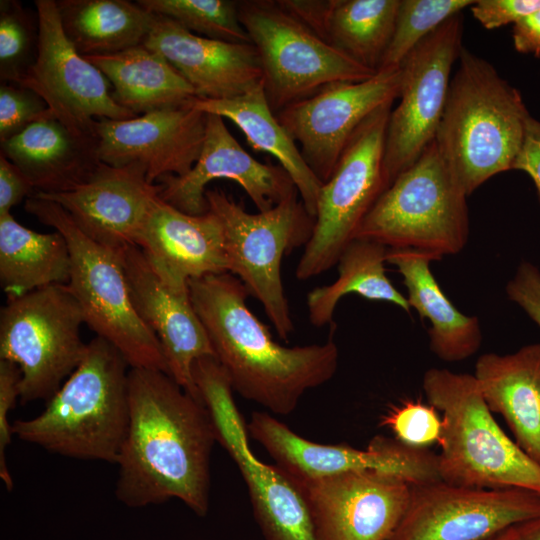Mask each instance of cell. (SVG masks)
Instances as JSON below:
<instances>
[{
	"label": "cell",
	"mask_w": 540,
	"mask_h": 540,
	"mask_svg": "<svg viewBox=\"0 0 540 540\" xmlns=\"http://www.w3.org/2000/svg\"><path fill=\"white\" fill-rule=\"evenodd\" d=\"M506 293L540 327V270L522 262L507 283Z\"/></svg>",
	"instance_id": "60d3db41"
},
{
	"label": "cell",
	"mask_w": 540,
	"mask_h": 540,
	"mask_svg": "<svg viewBox=\"0 0 540 540\" xmlns=\"http://www.w3.org/2000/svg\"><path fill=\"white\" fill-rule=\"evenodd\" d=\"M160 191V184L150 183L141 167L101 162L86 182L70 191L34 193L62 206L88 237L121 251L137 246Z\"/></svg>",
	"instance_id": "7402d4cb"
},
{
	"label": "cell",
	"mask_w": 540,
	"mask_h": 540,
	"mask_svg": "<svg viewBox=\"0 0 540 540\" xmlns=\"http://www.w3.org/2000/svg\"><path fill=\"white\" fill-rule=\"evenodd\" d=\"M401 67L377 70L359 81L328 84L278 112V120L314 174L325 183L363 121L399 96Z\"/></svg>",
	"instance_id": "e0dca14e"
},
{
	"label": "cell",
	"mask_w": 540,
	"mask_h": 540,
	"mask_svg": "<svg viewBox=\"0 0 540 540\" xmlns=\"http://www.w3.org/2000/svg\"><path fill=\"white\" fill-rule=\"evenodd\" d=\"M66 37L84 57L103 56L143 44L154 14L127 0H58Z\"/></svg>",
	"instance_id": "4dcf8cb0"
},
{
	"label": "cell",
	"mask_w": 540,
	"mask_h": 540,
	"mask_svg": "<svg viewBox=\"0 0 540 540\" xmlns=\"http://www.w3.org/2000/svg\"><path fill=\"white\" fill-rule=\"evenodd\" d=\"M35 192L28 178L4 155L0 154V216Z\"/></svg>",
	"instance_id": "b9f144b4"
},
{
	"label": "cell",
	"mask_w": 540,
	"mask_h": 540,
	"mask_svg": "<svg viewBox=\"0 0 540 540\" xmlns=\"http://www.w3.org/2000/svg\"><path fill=\"white\" fill-rule=\"evenodd\" d=\"M512 38L518 52L540 57V10L515 23Z\"/></svg>",
	"instance_id": "ee69618b"
},
{
	"label": "cell",
	"mask_w": 540,
	"mask_h": 540,
	"mask_svg": "<svg viewBox=\"0 0 540 540\" xmlns=\"http://www.w3.org/2000/svg\"><path fill=\"white\" fill-rule=\"evenodd\" d=\"M247 430L277 465L299 480L365 471L389 474L410 485L441 480L436 453L395 438L375 436L366 449L315 443L266 411L253 412Z\"/></svg>",
	"instance_id": "2e32d148"
},
{
	"label": "cell",
	"mask_w": 540,
	"mask_h": 540,
	"mask_svg": "<svg viewBox=\"0 0 540 540\" xmlns=\"http://www.w3.org/2000/svg\"><path fill=\"white\" fill-rule=\"evenodd\" d=\"M474 18L486 29L515 24L540 10V0H478L470 6Z\"/></svg>",
	"instance_id": "ab89813d"
},
{
	"label": "cell",
	"mask_w": 540,
	"mask_h": 540,
	"mask_svg": "<svg viewBox=\"0 0 540 540\" xmlns=\"http://www.w3.org/2000/svg\"><path fill=\"white\" fill-rule=\"evenodd\" d=\"M387 251L388 248L378 242L353 239L338 259L337 279L307 294L311 324L323 327L331 323L339 300L351 293L371 301L392 303L410 313L408 299L393 286L385 273Z\"/></svg>",
	"instance_id": "1f68e13d"
},
{
	"label": "cell",
	"mask_w": 540,
	"mask_h": 540,
	"mask_svg": "<svg viewBox=\"0 0 540 540\" xmlns=\"http://www.w3.org/2000/svg\"><path fill=\"white\" fill-rule=\"evenodd\" d=\"M400 0H332L324 39L377 71L391 41Z\"/></svg>",
	"instance_id": "d6a6232c"
},
{
	"label": "cell",
	"mask_w": 540,
	"mask_h": 540,
	"mask_svg": "<svg viewBox=\"0 0 540 540\" xmlns=\"http://www.w3.org/2000/svg\"><path fill=\"white\" fill-rule=\"evenodd\" d=\"M85 58L109 80L116 103L136 115L189 105L198 98L169 61L144 44Z\"/></svg>",
	"instance_id": "f1b7e54d"
},
{
	"label": "cell",
	"mask_w": 540,
	"mask_h": 540,
	"mask_svg": "<svg viewBox=\"0 0 540 540\" xmlns=\"http://www.w3.org/2000/svg\"><path fill=\"white\" fill-rule=\"evenodd\" d=\"M238 14L259 54L274 113L328 84L359 82L377 72L326 42L277 1H238Z\"/></svg>",
	"instance_id": "8fae6325"
},
{
	"label": "cell",
	"mask_w": 540,
	"mask_h": 540,
	"mask_svg": "<svg viewBox=\"0 0 540 540\" xmlns=\"http://www.w3.org/2000/svg\"><path fill=\"white\" fill-rule=\"evenodd\" d=\"M147 11L167 17L188 31L207 38L251 43L239 20L238 1L138 0Z\"/></svg>",
	"instance_id": "836d02e7"
},
{
	"label": "cell",
	"mask_w": 540,
	"mask_h": 540,
	"mask_svg": "<svg viewBox=\"0 0 540 540\" xmlns=\"http://www.w3.org/2000/svg\"><path fill=\"white\" fill-rule=\"evenodd\" d=\"M474 376L493 413H499L515 442L540 464V343L516 352L485 353Z\"/></svg>",
	"instance_id": "484cf974"
},
{
	"label": "cell",
	"mask_w": 540,
	"mask_h": 540,
	"mask_svg": "<svg viewBox=\"0 0 540 540\" xmlns=\"http://www.w3.org/2000/svg\"><path fill=\"white\" fill-rule=\"evenodd\" d=\"M129 367L95 336L43 411L12 423L13 435L63 457L116 464L129 425Z\"/></svg>",
	"instance_id": "3957f363"
},
{
	"label": "cell",
	"mask_w": 540,
	"mask_h": 540,
	"mask_svg": "<svg viewBox=\"0 0 540 540\" xmlns=\"http://www.w3.org/2000/svg\"><path fill=\"white\" fill-rule=\"evenodd\" d=\"M206 119L207 114L192 103L127 120L99 119L98 158L114 167H141L150 183L167 175H185L199 158Z\"/></svg>",
	"instance_id": "ac0fdd59"
},
{
	"label": "cell",
	"mask_w": 540,
	"mask_h": 540,
	"mask_svg": "<svg viewBox=\"0 0 540 540\" xmlns=\"http://www.w3.org/2000/svg\"><path fill=\"white\" fill-rule=\"evenodd\" d=\"M39 21L35 11L16 0L0 1V79L19 83L35 63Z\"/></svg>",
	"instance_id": "d590c367"
},
{
	"label": "cell",
	"mask_w": 540,
	"mask_h": 540,
	"mask_svg": "<svg viewBox=\"0 0 540 540\" xmlns=\"http://www.w3.org/2000/svg\"><path fill=\"white\" fill-rule=\"evenodd\" d=\"M381 425L388 427L401 443L420 449L439 443L443 429L437 409L419 401L393 407L382 417Z\"/></svg>",
	"instance_id": "8d00e7d4"
},
{
	"label": "cell",
	"mask_w": 540,
	"mask_h": 540,
	"mask_svg": "<svg viewBox=\"0 0 540 540\" xmlns=\"http://www.w3.org/2000/svg\"><path fill=\"white\" fill-rule=\"evenodd\" d=\"M119 254L133 306L157 337L168 374L185 391L202 400L193 380V364L199 358L214 356V351L189 288L164 278L138 246L126 247Z\"/></svg>",
	"instance_id": "d6986e66"
},
{
	"label": "cell",
	"mask_w": 540,
	"mask_h": 540,
	"mask_svg": "<svg viewBox=\"0 0 540 540\" xmlns=\"http://www.w3.org/2000/svg\"><path fill=\"white\" fill-rule=\"evenodd\" d=\"M25 210L65 238L71 256L67 286L85 324L117 348L130 368L168 373L157 337L133 306L119 251L88 237L55 201L33 193L25 201Z\"/></svg>",
	"instance_id": "52a82bcc"
},
{
	"label": "cell",
	"mask_w": 540,
	"mask_h": 540,
	"mask_svg": "<svg viewBox=\"0 0 540 540\" xmlns=\"http://www.w3.org/2000/svg\"><path fill=\"white\" fill-rule=\"evenodd\" d=\"M21 379L20 368L15 363L0 359V478L8 491L14 487L6 459L13 436L8 415L20 399Z\"/></svg>",
	"instance_id": "f35d334b"
},
{
	"label": "cell",
	"mask_w": 540,
	"mask_h": 540,
	"mask_svg": "<svg viewBox=\"0 0 540 540\" xmlns=\"http://www.w3.org/2000/svg\"><path fill=\"white\" fill-rule=\"evenodd\" d=\"M0 144V154L28 178L35 192L43 194L78 187L101 164L98 140L72 133L54 117L29 125Z\"/></svg>",
	"instance_id": "d4e9b609"
},
{
	"label": "cell",
	"mask_w": 540,
	"mask_h": 540,
	"mask_svg": "<svg viewBox=\"0 0 540 540\" xmlns=\"http://www.w3.org/2000/svg\"><path fill=\"white\" fill-rule=\"evenodd\" d=\"M540 516V494L438 480L410 485L405 512L387 540H481Z\"/></svg>",
	"instance_id": "9a60e30c"
},
{
	"label": "cell",
	"mask_w": 540,
	"mask_h": 540,
	"mask_svg": "<svg viewBox=\"0 0 540 540\" xmlns=\"http://www.w3.org/2000/svg\"><path fill=\"white\" fill-rule=\"evenodd\" d=\"M216 179L238 183L259 212L267 211L298 192L281 166L256 160L230 133L224 119L207 114L205 137L198 160L182 176L167 175L157 183L160 198L190 215L208 212L205 193Z\"/></svg>",
	"instance_id": "44dd1931"
},
{
	"label": "cell",
	"mask_w": 540,
	"mask_h": 540,
	"mask_svg": "<svg viewBox=\"0 0 540 540\" xmlns=\"http://www.w3.org/2000/svg\"><path fill=\"white\" fill-rule=\"evenodd\" d=\"M297 195L295 192L273 208L252 214L221 189L205 193L208 210L223 227L228 272L262 304L285 341L294 324L281 279V262L287 253L306 246L315 224Z\"/></svg>",
	"instance_id": "ba28073f"
},
{
	"label": "cell",
	"mask_w": 540,
	"mask_h": 540,
	"mask_svg": "<svg viewBox=\"0 0 540 540\" xmlns=\"http://www.w3.org/2000/svg\"><path fill=\"white\" fill-rule=\"evenodd\" d=\"M389 102L355 131L331 177L319 192L312 236L296 267V278L308 280L337 264L380 194L385 190L383 157Z\"/></svg>",
	"instance_id": "7c38bea8"
},
{
	"label": "cell",
	"mask_w": 540,
	"mask_h": 540,
	"mask_svg": "<svg viewBox=\"0 0 540 540\" xmlns=\"http://www.w3.org/2000/svg\"><path fill=\"white\" fill-rule=\"evenodd\" d=\"M298 481L321 540H387L410 494L406 481L375 471Z\"/></svg>",
	"instance_id": "ffe728a7"
},
{
	"label": "cell",
	"mask_w": 540,
	"mask_h": 540,
	"mask_svg": "<svg viewBox=\"0 0 540 540\" xmlns=\"http://www.w3.org/2000/svg\"><path fill=\"white\" fill-rule=\"evenodd\" d=\"M193 380L211 418L217 443L245 481L254 517L266 540H321L305 492L297 478L252 452L230 380L213 356L193 364Z\"/></svg>",
	"instance_id": "9c48e42d"
},
{
	"label": "cell",
	"mask_w": 540,
	"mask_h": 540,
	"mask_svg": "<svg viewBox=\"0 0 540 540\" xmlns=\"http://www.w3.org/2000/svg\"><path fill=\"white\" fill-rule=\"evenodd\" d=\"M143 44L163 55L198 99H231L264 84L260 57L252 43L200 36L154 14Z\"/></svg>",
	"instance_id": "603a6c76"
},
{
	"label": "cell",
	"mask_w": 540,
	"mask_h": 540,
	"mask_svg": "<svg viewBox=\"0 0 540 540\" xmlns=\"http://www.w3.org/2000/svg\"><path fill=\"white\" fill-rule=\"evenodd\" d=\"M516 540H540V516L513 526Z\"/></svg>",
	"instance_id": "f6af8a7d"
},
{
	"label": "cell",
	"mask_w": 540,
	"mask_h": 540,
	"mask_svg": "<svg viewBox=\"0 0 540 540\" xmlns=\"http://www.w3.org/2000/svg\"><path fill=\"white\" fill-rule=\"evenodd\" d=\"M439 259L413 249L388 248L386 263L403 277L408 302L422 319H428L430 350L445 362L462 361L474 355L482 343L480 321L461 313L441 290L430 270Z\"/></svg>",
	"instance_id": "4316f807"
},
{
	"label": "cell",
	"mask_w": 540,
	"mask_h": 540,
	"mask_svg": "<svg viewBox=\"0 0 540 540\" xmlns=\"http://www.w3.org/2000/svg\"><path fill=\"white\" fill-rule=\"evenodd\" d=\"M81 307L67 284L8 299L0 312V359L21 371L20 401H48L81 362Z\"/></svg>",
	"instance_id": "30bf717a"
},
{
	"label": "cell",
	"mask_w": 540,
	"mask_h": 540,
	"mask_svg": "<svg viewBox=\"0 0 540 540\" xmlns=\"http://www.w3.org/2000/svg\"><path fill=\"white\" fill-rule=\"evenodd\" d=\"M137 246L164 278L180 287L228 272L223 227L211 211L190 215L159 198Z\"/></svg>",
	"instance_id": "cb8c5ba5"
},
{
	"label": "cell",
	"mask_w": 540,
	"mask_h": 540,
	"mask_svg": "<svg viewBox=\"0 0 540 540\" xmlns=\"http://www.w3.org/2000/svg\"><path fill=\"white\" fill-rule=\"evenodd\" d=\"M529 115L519 91L463 47L435 141L467 195L512 169Z\"/></svg>",
	"instance_id": "277c9868"
},
{
	"label": "cell",
	"mask_w": 540,
	"mask_h": 540,
	"mask_svg": "<svg viewBox=\"0 0 540 540\" xmlns=\"http://www.w3.org/2000/svg\"><path fill=\"white\" fill-rule=\"evenodd\" d=\"M513 526H510L481 540H516Z\"/></svg>",
	"instance_id": "bcb514c9"
},
{
	"label": "cell",
	"mask_w": 540,
	"mask_h": 540,
	"mask_svg": "<svg viewBox=\"0 0 540 540\" xmlns=\"http://www.w3.org/2000/svg\"><path fill=\"white\" fill-rule=\"evenodd\" d=\"M128 388L129 425L116 463L117 500L142 508L178 499L205 517L217 440L203 401L161 370L130 368Z\"/></svg>",
	"instance_id": "6da1fadb"
},
{
	"label": "cell",
	"mask_w": 540,
	"mask_h": 540,
	"mask_svg": "<svg viewBox=\"0 0 540 540\" xmlns=\"http://www.w3.org/2000/svg\"><path fill=\"white\" fill-rule=\"evenodd\" d=\"M71 256L58 232L39 233L0 216V283L8 299L54 284H68Z\"/></svg>",
	"instance_id": "f546056e"
},
{
	"label": "cell",
	"mask_w": 540,
	"mask_h": 540,
	"mask_svg": "<svg viewBox=\"0 0 540 540\" xmlns=\"http://www.w3.org/2000/svg\"><path fill=\"white\" fill-rule=\"evenodd\" d=\"M473 3L472 0H400L394 32L379 69L399 67L422 40Z\"/></svg>",
	"instance_id": "e575fe53"
},
{
	"label": "cell",
	"mask_w": 540,
	"mask_h": 540,
	"mask_svg": "<svg viewBox=\"0 0 540 540\" xmlns=\"http://www.w3.org/2000/svg\"><path fill=\"white\" fill-rule=\"evenodd\" d=\"M466 194L437 143L376 199L355 238L436 256L459 253L469 236Z\"/></svg>",
	"instance_id": "8992f818"
},
{
	"label": "cell",
	"mask_w": 540,
	"mask_h": 540,
	"mask_svg": "<svg viewBox=\"0 0 540 540\" xmlns=\"http://www.w3.org/2000/svg\"><path fill=\"white\" fill-rule=\"evenodd\" d=\"M422 387L441 411L440 479L478 488H522L540 494V464L499 426L477 380L468 373L430 368Z\"/></svg>",
	"instance_id": "5b68a950"
},
{
	"label": "cell",
	"mask_w": 540,
	"mask_h": 540,
	"mask_svg": "<svg viewBox=\"0 0 540 540\" xmlns=\"http://www.w3.org/2000/svg\"><path fill=\"white\" fill-rule=\"evenodd\" d=\"M39 44L35 63L17 84L36 92L53 117L72 133L97 139L99 119L138 115L121 107L106 76L78 53L66 37L55 0H36Z\"/></svg>",
	"instance_id": "5bb4252c"
},
{
	"label": "cell",
	"mask_w": 540,
	"mask_h": 540,
	"mask_svg": "<svg viewBox=\"0 0 540 540\" xmlns=\"http://www.w3.org/2000/svg\"><path fill=\"white\" fill-rule=\"evenodd\" d=\"M194 309L214 356L233 391L273 415H289L310 389L336 373L339 351L333 340L286 347L250 311L244 284L229 272L188 282Z\"/></svg>",
	"instance_id": "7a4b0ae2"
},
{
	"label": "cell",
	"mask_w": 540,
	"mask_h": 540,
	"mask_svg": "<svg viewBox=\"0 0 540 540\" xmlns=\"http://www.w3.org/2000/svg\"><path fill=\"white\" fill-rule=\"evenodd\" d=\"M512 169L528 174L540 197V121L530 115L526 121L523 143Z\"/></svg>",
	"instance_id": "7bdbcfd3"
},
{
	"label": "cell",
	"mask_w": 540,
	"mask_h": 540,
	"mask_svg": "<svg viewBox=\"0 0 540 540\" xmlns=\"http://www.w3.org/2000/svg\"><path fill=\"white\" fill-rule=\"evenodd\" d=\"M192 106L206 114L230 120L256 151L273 156L293 181L307 212L315 218L323 183L303 158L296 142L271 109L264 84L235 98L195 99Z\"/></svg>",
	"instance_id": "83f0119b"
},
{
	"label": "cell",
	"mask_w": 540,
	"mask_h": 540,
	"mask_svg": "<svg viewBox=\"0 0 540 540\" xmlns=\"http://www.w3.org/2000/svg\"><path fill=\"white\" fill-rule=\"evenodd\" d=\"M462 36L463 18L459 13L422 40L400 65V102L391 110L385 138V189L434 141L452 67L463 48Z\"/></svg>",
	"instance_id": "4fadbf2b"
},
{
	"label": "cell",
	"mask_w": 540,
	"mask_h": 540,
	"mask_svg": "<svg viewBox=\"0 0 540 540\" xmlns=\"http://www.w3.org/2000/svg\"><path fill=\"white\" fill-rule=\"evenodd\" d=\"M48 117L53 115L36 92L16 83H1L0 143Z\"/></svg>",
	"instance_id": "74e56055"
}]
</instances>
